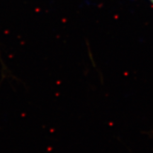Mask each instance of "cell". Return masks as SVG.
Wrapping results in <instances>:
<instances>
[{"instance_id": "1", "label": "cell", "mask_w": 153, "mask_h": 153, "mask_svg": "<svg viewBox=\"0 0 153 153\" xmlns=\"http://www.w3.org/2000/svg\"><path fill=\"white\" fill-rule=\"evenodd\" d=\"M150 1H151V2H152V3L153 4V0H150Z\"/></svg>"}]
</instances>
